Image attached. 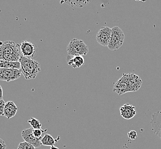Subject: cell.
Here are the masks:
<instances>
[{"mask_svg":"<svg viewBox=\"0 0 161 149\" xmlns=\"http://www.w3.org/2000/svg\"><path fill=\"white\" fill-rule=\"evenodd\" d=\"M150 123L153 132L161 141V110L152 115Z\"/></svg>","mask_w":161,"mask_h":149,"instance_id":"30bf717a","label":"cell"},{"mask_svg":"<svg viewBox=\"0 0 161 149\" xmlns=\"http://www.w3.org/2000/svg\"><path fill=\"white\" fill-rule=\"evenodd\" d=\"M112 34V29L108 26H103L97 33L96 40L101 46L108 47Z\"/></svg>","mask_w":161,"mask_h":149,"instance_id":"8992f818","label":"cell"},{"mask_svg":"<svg viewBox=\"0 0 161 149\" xmlns=\"http://www.w3.org/2000/svg\"><path fill=\"white\" fill-rule=\"evenodd\" d=\"M17 149H36V147L29 143L23 142L19 143L17 147Z\"/></svg>","mask_w":161,"mask_h":149,"instance_id":"ffe728a7","label":"cell"},{"mask_svg":"<svg viewBox=\"0 0 161 149\" xmlns=\"http://www.w3.org/2000/svg\"><path fill=\"white\" fill-rule=\"evenodd\" d=\"M121 78L133 88L135 91H138L142 85V81L141 78L136 74H123Z\"/></svg>","mask_w":161,"mask_h":149,"instance_id":"9c48e42d","label":"cell"},{"mask_svg":"<svg viewBox=\"0 0 161 149\" xmlns=\"http://www.w3.org/2000/svg\"><path fill=\"white\" fill-rule=\"evenodd\" d=\"M19 63L21 64L20 71L26 80L35 79L41 71L40 64L35 60L22 56Z\"/></svg>","mask_w":161,"mask_h":149,"instance_id":"7a4b0ae2","label":"cell"},{"mask_svg":"<svg viewBox=\"0 0 161 149\" xmlns=\"http://www.w3.org/2000/svg\"><path fill=\"white\" fill-rule=\"evenodd\" d=\"M33 129L32 127L29 129H26L22 131L21 136L23 140L25 141V142L32 145L36 148H39L42 145L41 141L36 138L33 135Z\"/></svg>","mask_w":161,"mask_h":149,"instance_id":"ba28073f","label":"cell"},{"mask_svg":"<svg viewBox=\"0 0 161 149\" xmlns=\"http://www.w3.org/2000/svg\"><path fill=\"white\" fill-rule=\"evenodd\" d=\"M69 58L68 60V65L74 68H80L85 64V60L83 56H76L71 57L68 56Z\"/></svg>","mask_w":161,"mask_h":149,"instance_id":"5bb4252c","label":"cell"},{"mask_svg":"<svg viewBox=\"0 0 161 149\" xmlns=\"http://www.w3.org/2000/svg\"><path fill=\"white\" fill-rule=\"evenodd\" d=\"M21 64L19 62H10L0 60V68L17 69H20Z\"/></svg>","mask_w":161,"mask_h":149,"instance_id":"9a60e30c","label":"cell"},{"mask_svg":"<svg viewBox=\"0 0 161 149\" xmlns=\"http://www.w3.org/2000/svg\"><path fill=\"white\" fill-rule=\"evenodd\" d=\"M91 1H64L65 3L68 4V5H70L71 7H84L88 5V3H90Z\"/></svg>","mask_w":161,"mask_h":149,"instance_id":"e0dca14e","label":"cell"},{"mask_svg":"<svg viewBox=\"0 0 161 149\" xmlns=\"http://www.w3.org/2000/svg\"><path fill=\"white\" fill-rule=\"evenodd\" d=\"M0 149H7V145L3 140L0 138Z\"/></svg>","mask_w":161,"mask_h":149,"instance_id":"603a6c76","label":"cell"},{"mask_svg":"<svg viewBox=\"0 0 161 149\" xmlns=\"http://www.w3.org/2000/svg\"><path fill=\"white\" fill-rule=\"evenodd\" d=\"M19 108L12 101H8L5 104L4 109V116L10 119L16 115Z\"/></svg>","mask_w":161,"mask_h":149,"instance_id":"4fadbf2b","label":"cell"},{"mask_svg":"<svg viewBox=\"0 0 161 149\" xmlns=\"http://www.w3.org/2000/svg\"><path fill=\"white\" fill-rule=\"evenodd\" d=\"M128 136H129V138L130 140H136V138H137V133H136V131H134V130L130 131L128 133Z\"/></svg>","mask_w":161,"mask_h":149,"instance_id":"7402d4cb","label":"cell"},{"mask_svg":"<svg viewBox=\"0 0 161 149\" xmlns=\"http://www.w3.org/2000/svg\"><path fill=\"white\" fill-rule=\"evenodd\" d=\"M58 149V147H56V146H52V147H51V149Z\"/></svg>","mask_w":161,"mask_h":149,"instance_id":"d4e9b609","label":"cell"},{"mask_svg":"<svg viewBox=\"0 0 161 149\" xmlns=\"http://www.w3.org/2000/svg\"><path fill=\"white\" fill-rule=\"evenodd\" d=\"M113 91L115 93L121 95L128 92H135L133 88L131 87L126 81H124L122 78L119 79L114 85Z\"/></svg>","mask_w":161,"mask_h":149,"instance_id":"8fae6325","label":"cell"},{"mask_svg":"<svg viewBox=\"0 0 161 149\" xmlns=\"http://www.w3.org/2000/svg\"><path fill=\"white\" fill-rule=\"evenodd\" d=\"M41 142L43 146L52 147L55 146V144L57 142V141L55 140L51 135L48 134H45L41 140Z\"/></svg>","mask_w":161,"mask_h":149,"instance_id":"2e32d148","label":"cell"},{"mask_svg":"<svg viewBox=\"0 0 161 149\" xmlns=\"http://www.w3.org/2000/svg\"><path fill=\"white\" fill-rule=\"evenodd\" d=\"M20 44L12 41H0V60L10 62H19L22 57Z\"/></svg>","mask_w":161,"mask_h":149,"instance_id":"6da1fadb","label":"cell"},{"mask_svg":"<svg viewBox=\"0 0 161 149\" xmlns=\"http://www.w3.org/2000/svg\"><path fill=\"white\" fill-rule=\"evenodd\" d=\"M28 122L31 126V127L33 129H42V124L38 119L35 118H31Z\"/></svg>","mask_w":161,"mask_h":149,"instance_id":"ac0fdd59","label":"cell"},{"mask_svg":"<svg viewBox=\"0 0 161 149\" xmlns=\"http://www.w3.org/2000/svg\"><path fill=\"white\" fill-rule=\"evenodd\" d=\"M120 113L121 116L127 120L132 119L136 114V107L129 104H125L120 107Z\"/></svg>","mask_w":161,"mask_h":149,"instance_id":"7c38bea8","label":"cell"},{"mask_svg":"<svg viewBox=\"0 0 161 149\" xmlns=\"http://www.w3.org/2000/svg\"><path fill=\"white\" fill-rule=\"evenodd\" d=\"M3 90L1 86H0V100L3 99Z\"/></svg>","mask_w":161,"mask_h":149,"instance_id":"cb8c5ba5","label":"cell"},{"mask_svg":"<svg viewBox=\"0 0 161 149\" xmlns=\"http://www.w3.org/2000/svg\"><path fill=\"white\" fill-rule=\"evenodd\" d=\"M20 69L0 68V80L1 81H14L19 79L21 76Z\"/></svg>","mask_w":161,"mask_h":149,"instance_id":"5b68a950","label":"cell"},{"mask_svg":"<svg viewBox=\"0 0 161 149\" xmlns=\"http://www.w3.org/2000/svg\"><path fill=\"white\" fill-rule=\"evenodd\" d=\"M68 56L74 57L76 56L87 55L89 48L81 40L74 39L72 40L67 48Z\"/></svg>","mask_w":161,"mask_h":149,"instance_id":"3957f363","label":"cell"},{"mask_svg":"<svg viewBox=\"0 0 161 149\" xmlns=\"http://www.w3.org/2000/svg\"><path fill=\"white\" fill-rule=\"evenodd\" d=\"M6 103L3 99L0 100V116H4V109Z\"/></svg>","mask_w":161,"mask_h":149,"instance_id":"44dd1931","label":"cell"},{"mask_svg":"<svg viewBox=\"0 0 161 149\" xmlns=\"http://www.w3.org/2000/svg\"><path fill=\"white\" fill-rule=\"evenodd\" d=\"M20 48L23 57L32 59L35 56L36 47L32 42L23 41L20 44Z\"/></svg>","mask_w":161,"mask_h":149,"instance_id":"52a82bcc","label":"cell"},{"mask_svg":"<svg viewBox=\"0 0 161 149\" xmlns=\"http://www.w3.org/2000/svg\"><path fill=\"white\" fill-rule=\"evenodd\" d=\"M48 130H42V129H33V133L36 138H37L39 140H42V134L46 133Z\"/></svg>","mask_w":161,"mask_h":149,"instance_id":"d6986e66","label":"cell"},{"mask_svg":"<svg viewBox=\"0 0 161 149\" xmlns=\"http://www.w3.org/2000/svg\"><path fill=\"white\" fill-rule=\"evenodd\" d=\"M125 39V36L122 30L118 26H114L112 28V34L108 48L111 51L119 49L122 46Z\"/></svg>","mask_w":161,"mask_h":149,"instance_id":"277c9868","label":"cell"}]
</instances>
